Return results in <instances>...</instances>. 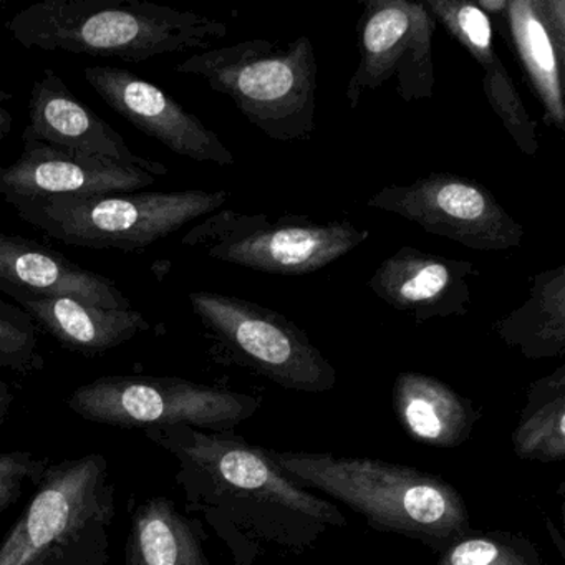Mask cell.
<instances>
[{"mask_svg": "<svg viewBox=\"0 0 565 565\" xmlns=\"http://www.w3.org/2000/svg\"><path fill=\"white\" fill-rule=\"evenodd\" d=\"M515 456L527 461L565 459V366L535 380L512 435Z\"/></svg>", "mask_w": 565, "mask_h": 565, "instance_id": "7402d4cb", "label": "cell"}, {"mask_svg": "<svg viewBox=\"0 0 565 565\" xmlns=\"http://www.w3.org/2000/svg\"><path fill=\"white\" fill-rule=\"evenodd\" d=\"M12 402V393L9 386L4 382H0V422L4 419L6 413H8L9 405Z\"/></svg>", "mask_w": 565, "mask_h": 565, "instance_id": "f546056e", "label": "cell"}, {"mask_svg": "<svg viewBox=\"0 0 565 565\" xmlns=\"http://www.w3.org/2000/svg\"><path fill=\"white\" fill-rule=\"evenodd\" d=\"M0 289L9 296L72 297L92 306L131 309L114 280L84 269L57 250L0 233Z\"/></svg>", "mask_w": 565, "mask_h": 565, "instance_id": "ac0fdd59", "label": "cell"}, {"mask_svg": "<svg viewBox=\"0 0 565 565\" xmlns=\"http://www.w3.org/2000/svg\"><path fill=\"white\" fill-rule=\"evenodd\" d=\"M476 274L469 260L405 246L379 264L366 286L386 306L409 313L416 323H425L465 317L471 307L469 282Z\"/></svg>", "mask_w": 565, "mask_h": 565, "instance_id": "9a60e30c", "label": "cell"}, {"mask_svg": "<svg viewBox=\"0 0 565 565\" xmlns=\"http://www.w3.org/2000/svg\"><path fill=\"white\" fill-rule=\"evenodd\" d=\"M128 558L130 565H207L196 535L164 499L138 509Z\"/></svg>", "mask_w": 565, "mask_h": 565, "instance_id": "603a6c76", "label": "cell"}, {"mask_svg": "<svg viewBox=\"0 0 565 565\" xmlns=\"http://www.w3.org/2000/svg\"><path fill=\"white\" fill-rule=\"evenodd\" d=\"M426 9L471 55L482 71V90L489 107L522 154L539 151L537 121L531 117L511 75L494 49L491 18L476 2L465 0H425Z\"/></svg>", "mask_w": 565, "mask_h": 565, "instance_id": "2e32d148", "label": "cell"}, {"mask_svg": "<svg viewBox=\"0 0 565 565\" xmlns=\"http://www.w3.org/2000/svg\"><path fill=\"white\" fill-rule=\"evenodd\" d=\"M14 163L0 168V196L9 204L52 198L138 193L158 178L138 168L78 157L41 143H22Z\"/></svg>", "mask_w": 565, "mask_h": 565, "instance_id": "5bb4252c", "label": "cell"}, {"mask_svg": "<svg viewBox=\"0 0 565 565\" xmlns=\"http://www.w3.org/2000/svg\"><path fill=\"white\" fill-rule=\"evenodd\" d=\"M438 565H544L531 539L504 531H472L439 554Z\"/></svg>", "mask_w": 565, "mask_h": 565, "instance_id": "cb8c5ba5", "label": "cell"}, {"mask_svg": "<svg viewBox=\"0 0 565 565\" xmlns=\"http://www.w3.org/2000/svg\"><path fill=\"white\" fill-rule=\"evenodd\" d=\"M168 436L174 438V449L191 468L206 475L221 494L241 498L249 502L254 511V524H303L313 532L326 531L329 525L343 527L347 524L342 512L310 494L302 486L290 479L270 458L269 449L249 445L239 438L223 433H203L190 426H170ZM263 537V534H259ZM270 537L274 535L270 532Z\"/></svg>", "mask_w": 565, "mask_h": 565, "instance_id": "52a82bcc", "label": "cell"}, {"mask_svg": "<svg viewBox=\"0 0 565 565\" xmlns=\"http://www.w3.org/2000/svg\"><path fill=\"white\" fill-rule=\"evenodd\" d=\"M105 459L87 456L45 472L38 494L0 544V565H35L102 511Z\"/></svg>", "mask_w": 565, "mask_h": 565, "instance_id": "8fae6325", "label": "cell"}, {"mask_svg": "<svg viewBox=\"0 0 565 565\" xmlns=\"http://www.w3.org/2000/svg\"><path fill=\"white\" fill-rule=\"evenodd\" d=\"M494 332L509 349L529 360L565 355V266L532 277L527 299L494 322Z\"/></svg>", "mask_w": 565, "mask_h": 565, "instance_id": "44dd1931", "label": "cell"}, {"mask_svg": "<svg viewBox=\"0 0 565 565\" xmlns=\"http://www.w3.org/2000/svg\"><path fill=\"white\" fill-rule=\"evenodd\" d=\"M435 21L425 2L369 0L363 6L359 32V65L347 84L345 100L352 110L360 102L395 81L405 102L429 100L435 95L433 39Z\"/></svg>", "mask_w": 565, "mask_h": 565, "instance_id": "30bf717a", "label": "cell"}, {"mask_svg": "<svg viewBox=\"0 0 565 565\" xmlns=\"http://www.w3.org/2000/svg\"><path fill=\"white\" fill-rule=\"evenodd\" d=\"M22 143H41L78 157L138 168L167 177V164L140 157L110 124L82 104L54 71L47 68L32 85Z\"/></svg>", "mask_w": 565, "mask_h": 565, "instance_id": "4fadbf2b", "label": "cell"}, {"mask_svg": "<svg viewBox=\"0 0 565 565\" xmlns=\"http://www.w3.org/2000/svg\"><path fill=\"white\" fill-rule=\"evenodd\" d=\"M230 201L226 191L118 193L11 204L22 220L67 246L138 253Z\"/></svg>", "mask_w": 565, "mask_h": 565, "instance_id": "277c9868", "label": "cell"}, {"mask_svg": "<svg viewBox=\"0 0 565 565\" xmlns=\"http://www.w3.org/2000/svg\"><path fill=\"white\" fill-rule=\"evenodd\" d=\"M501 18L544 124L564 134L565 0H508Z\"/></svg>", "mask_w": 565, "mask_h": 565, "instance_id": "e0dca14e", "label": "cell"}, {"mask_svg": "<svg viewBox=\"0 0 565 565\" xmlns=\"http://www.w3.org/2000/svg\"><path fill=\"white\" fill-rule=\"evenodd\" d=\"M476 6H478L486 15H501L502 12L505 11V8H508V0H478Z\"/></svg>", "mask_w": 565, "mask_h": 565, "instance_id": "f1b7e54d", "label": "cell"}, {"mask_svg": "<svg viewBox=\"0 0 565 565\" xmlns=\"http://www.w3.org/2000/svg\"><path fill=\"white\" fill-rule=\"evenodd\" d=\"M191 309L217 349L286 390L330 392L337 370L296 322L230 294L194 290Z\"/></svg>", "mask_w": 565, "mask_h": 565, "instance_id": "8992f818", "label": "cell"}, {"mask_svg": "<svg viewBox=\"0 0 565 565\" xmlns=\"http://www.w3.org/2000/svg\"><path fill=\"white\" fill-rule=\"evenodd\" d=\"M393 406L399 425L422 445L458 448L471 438L481 412L435 376L402 372L393 386Z\"/></svg>", "mask_w": 565, "mask_h": 565, "instance_id": "ffe728a7", "label": "cell"}, {"mask_svg": "<svg viewBox=\"0 0 565 565\" xmlns=\"http://www.w3.org/2000/svg\"><path fill=\"white\" fill-rule=\"evenodd\" d=\"M269 455L297 484L343 502L375 531L415 539L441 554L471 529L465 499L438 476L370 458L273 449Z\"/></svg>", "mask_w": 565, "mask_h": 565, "instance_id": "7a4b0ae2", "label": "cell"}, {"mask_svg": "<svg viewBox=\"0 0 565 565\" xmlns=\"http://www.w3.org/2000/svg\"><path fill=\"white\" fill-rule=\"evenodd\" d=\"M174 72L203 78L270 140L289 143L316 134L319 64L306 35L290 42L249 39L196 52Z\"/></svg>", "mask_w": 565, "mask_h": 565, "instance_id": "3957f363", "label": "cell"}, {"mask_svg": "<svg viewBox=\"0 0 565 565\" xmlns=\"http://www.w3.org/2000/svg\"><path fill=\"white\" fill-rule=\"evenodd\" d=\"M34 322H15L0 317V369L29 372L38 360Z\"/></svg>", "mask_w": 565, "mask_h": 565, "instance_id": "d4e9b609", "label": "cell"}, {"mask_svg": "<svg viewBox=\"0 0 565 565\" xmlns=\"http://www.w3.org/2000/svg\"><path fill=\"white\" fill-rule=\"evenodd\" d=\"M0 317L15 320V322H32L31 317H29L21 307L11 306V303L2 299V296H0Z\"/></svg>", "mask_w": 565, "mask_h": 565, "instance_id": "83f0119b", "label": "cell"}, {"mask_svg": "<svg viewBox=\"0 0 565 565\" xmlns=\"http://www.w3.org/2000/svg\"><path fill=\"white\" fill-rule=\"evenodd\" d=\"M68 406L88 422L117 426H190L224 433L259 409L256 396L177 376H102L78 386Z\"/></svg>", "mask_w": 565, "mask_h": 565, "instance_id": "ba28073f", "label": "cell"}, {"mask_svg": "<svg viewBox=\"0 0 565 565\" xmlns=\"http://www.w3.org/2000/svg\"><path fill=\"white\" fill-rule=\"evenodd\" d=\"M85 81L95 94L121 118L160 141L178 157L233 167L230 148L196 115L178 104L167 92L121 67H88Z\"/></svg>", "mask_w": 565, "mask_h": 565, "instance_id": "7c38bea8", "label": "cell"}, {"mask_svg": "<svg viewBox=\"0 0 565 565\" xmlns=\"http://www.w3.org/2000/svg\"><path fill=\"white\" fill-rule=\"evenodd\" d=\"M370 233L350 221L317 223L302 214L270 221L264 213L216 211L184 234L181 244L207 259L273 276H309L365 243Z\"/></svg>", "mask_w": 565, "mask_h": 565, "instance_id": "5b68a950", "label": "cell"}, {"mask_svg": "<svg viewBox=\"0 0 565 565\" xmlns=\"http://www.w3.org/2000/svg\"><path fill=\"white\" fill-rule=\"evenodd\" d=\"M42 462L31 452H0V514L18 501L24 482L41 469Z\"/></svg>", "mask_w": 565, "mask_h": 565, "instance_id": "484cf974", "label": "cell"}, {"mask_svg": "<svg viewBox=\"0 0 565 565\" xmlns=\"http://www.w3.org/2000/svg\"><path fill=\"white\" fill-rule=\"evenodd\" d=\"M12 98H14L12 92L0 88V143L8 138L12 130V115L8 110V104L12 102Z\"/></svg>", "mask_w": 565, "mask_h": 565, "instance_id": "4316f807", "label": "cell"}, {"mask_svg": "<svg viewBox=\"0 0 565 565\" xmlns=\"http://www.w3.org/2000/svg\"><path fill=\"white\" fill-rule=\"evenodd\" d=\"M28 51L65 52L141 64L164 55L210 51L224 22L140 0H42L6 24Z\"/></svg>", "mask_w": 565, "mask_h": 565, "instance_id": "6da1fadb", "label": "cell"}, {"mask_svg": "<svg viewBox=\"0 0 565 565\" xmlns=\"http://www.w3.org/2000/svg\"><path fill=\"white\" fill-rule=\"evenodd\" d=\"M372 210L396 214L419 230L481 253L522 243L524 226L478 181L461 174L429 173L409 184H390L366 200Z\"/></svg>", "mask_w": 565, "mask_h": 565, "instance_id": "9c48e42d", "label": "cell"}, {"mask_svg": "<svg viewBox=\"0 0 565 565\" xmlns=\"http://www.w3.org/2000/svg\"><path fill=\"white\" fill-rule=\"evenodd\" d=\"M21 309L55 340L84 355L94 356L117 349L141 333L151 323L131 309L92 306L72 297L15 296Z\"/></svg>", "mask_w": 565, "mask_h": 565, "instance_id": "d6986e66", "label": "cell"}]
</instances>
